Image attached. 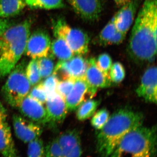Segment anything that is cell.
<instances>
[{
  "label": "cell",
  "instance_id": "f1b7e54d",
  "mask_svg": "<svg viewBox=\"0 0 157 157\" xmlns=\"http://www.w3.org/2000/svg\"><path fill=\"white\" fill-rule=\"evenodd\" d=\"M96 62L99 69L109 78V71L112 65V60L110 56L107 53L101 54L96 59Z\"/></svg>",
  "mask_w": 157,
  "mask_h": 157
},
{
  "label": "cell",
  "instance_id": "ac0fdd59",
  "mask_svg": "<svg viewBox=\"0 0 157 157\" xmlns=\"http://www.w3.org/2000/svg\"><path fill=\"white\" fill-rule=\"evenodd\" d=\"M0 153L4 157H19L10 126L6 121L0 122Z\"/></svg>",
  "mask_w": 157,
  "mask_h": 157
},
{
  "label": "cell",
  "instance_id": "9c48e42d",
  "mask_svg": "<svg viewBox=\"0 0 157 157\" xmlns=\"http://www.w3.org/2000/svg\"><path fill=\"white\" fill-rule=\"evenodd\" d=\"M12 124L15 135L25 143L39 138L43 131L42 126L18 114L13 115Z\"/></svg>",
  "mask_w": 157,
  "mask_h": 157
},
{
  "label": "cell",
  "instance_id": "4dcf8cb0",
  "mask_svg": "<svg viewBox=\"0 0 157 157\" xmlns=\"http://www.w3.org/2000/svg\"><path fill=\"white\" fill-rule=\"evenodd\" d=\"M59 78L56 75L52 73V74L45 78V80L42 82L47 97L52 95L56 93V87L58 83Z\"/></svg>",
  "mask_w": 157,
  "mask_h": 157
},
{
  "label": "cell",
  "instance_id": "8992f818",
  "mask_svg": "<svg viewBox=\"0 0 157 157\" xmlns=\"http://www.w3.org/2000/svg\"><path fill=\"white\" fill-rule=\"evenodd\" d=\"M30 33L2 42L4 48L0 56V78L9 75L24 53L26 44Z\"/></svg>",
  "mask_w": 157,
  "mask_h": 157
},
{
  "label": "cell",
  "instance_id": "52a82bcc",
  "mask_svg": "<svg viewBox=\"0 0 157 157\" xmlns=\"http://www.w3.org/2000/svg\"><path fill=\"white\" fill-rule=\"evenodd\" d=\"M88 67L87 59L82 56L76 55L67 60H59L55 67L53 73L59 80L84 78Z\"/></svg>",
  "mask_w": 157,
  "mask_h": 157
},
{
  "label": "cell",
  "instance_id": "cb8c5ba5",
  "mask_svg": "<svg viewBox=\"0 0 157 157\" xmlns=\"http://www.w3.org/2000/svg\"><path fill=\"white\" fill-rule=\"evenodd\" d=\"M38 63L41 78H46L52 74L55 66L54 56L51 53L48 56L38 59Z\"/></svg>",
  "mask_w": 157,
  "mask_h": 157
},
{
  "label": "cell",
  "instance_id": "ba28073f",
  "mask_svg": "<svg viewBox=\"0 0 157 157\" xmlns=\"http://www.w3.org/2000/svg\"><path fill=\"white\" fill-rule=\"evenodd\" d=\"M51 41L46 32L38 31L29 36L24 53L33 59L48 56L50 54Z\"/></svg>",
  "mask_w": 157,
  "mask_h": 157
},
{
  "label": "cell",
  "instance_id": "836d02e7",
  "mask_svg": "<svg viewBox=\"0 0 157 157\" xmlns=\"http://www.w3.org/2000/svg\"><path fill=\"white\" fill-rule=\"evenodd\" d=\"M126 35L117 31L115 34L109 40L108 45H119L123 42L125 38Z\"/></svg>",
  "mask_w": 157,
  "mask_h": 157
},
{
  "label": "cell",
  "instance_id": "44dd1931",
  "mask_svg": "<svg viewBox=\"0 0 157 157\" xmlns=\"http://www.w3.org/2000/svg\"><path fill=\"white\" fill-rule=\"evenodd\" d=\"M99 104V101L92 99L84 101L76 109L77 119L80 121H85L92 117Z\"/></svg>",
  "mask_w": 157,
  "mask_h": 157
},
{
  "label": "cell",
  "instance_id": "603a6c76",
  "mask_svg": "<svg viewBox=\"0 0 157 157\" xmlns=\"http://www.w3.org/2000/svg\"><path fill=\"white\" fill-rule=\"evenodd\" d=\"M26 75L32 86L39 83L42 79L38 65V59H33L26 68Z\"/></svg>",
  "mask_w": 157,
  "mask_h": 157
},
{
  "label": "cell",
  "instance_id": "6da1fadb",
  "mask_svg": "<svg viewBox=\"0 0 157 157\" xmlns=\"http://www.w3.org/2000/svg\"><path fill=\"white\" fill-rule=\"evenodd\" d=\"M157 0H145L139 10L129 39L127 52L138 63H151L156 56Z\"/></svg>",
  "mask_w": 157,
  "mask_h": 157
},
{
  "label": "cell",
  "instance_id": "d6a6232c",
  "mask_svg": "<svg viewBox=\"0 0 157 157\" xmlns=\"http://www.w3.org/2000/svg\"><path fill=\"white\" fill-rule=\"evenodd\" d=\"M63 7L64 4L63 0H39L34 8L50 10Z\"/></svg>",
  "mask_w": 157,
  "mask_h": 157
},
{
  "label": "cell",
  "instance_id": "7c38bea8",
  "mask_svg": "<svg viewBox=\"0 0 157 157\" xmlns=\"http://www.w3.org/2000/svg\"><path fill=\"white\" fill-rule=\"evenodd\" d=\"M78 16L87 21H95L103 11L102 0H67Z\"/></svg>",
  "mask_w": 157,
  "mask_h": 157
},
{
  "label": "cell",
  "instance_id": "e0dca14e",
  "mask_svg": "<svg viewBox=\"0 0 157 157\" xmlns=\"http://www.w3.org/2000/svg\"><path fill=\"white\" fill-rule=\"evenodd\" d=\"M88 67L84 78L91 89L97 93L98 88L110 87L112 82L109 77L105 75L97 66L96 59L90 58L87 59Z\"/></svg>",
  "mask_w": 157,
  "mask_h": 157
},
{
  "label": "cell",
  "instance_id": "30bf717a",
  "mask_svg": "<svg viewBox=\"0 0 157 157\" xmlns=\"http://www.w3.org/2000/svg\"><path fill=\"white\" fill-rule=\"evenodd\" d=\"M18 110L23 117L40 125L50 124L46 109L43 104L27 96L18 105Z\"/></svg>",
  "mask_w": 157,
  "mask_h": 157
},
{
  "label": "cell",
  "instance_id": "8fae6325",
  "mask_svg": "<svg viewBox=\"0 0 157 157\" xmlns=\"http://www.w3.org/2000/svg\"><path fill=\"white\" fill-rule=\"evenodd\" d=\"M96 94L91 89L84 78L75 79L73 89L65 99L68 112L76 110L87 96L92 99Z\"/></svg>",
  "mask_w": 157,
  "mask_h": 157
},
{
  "label": "cell",
  "instance_id": "277c9868",
  "mask_svg": "<svg viewBox=\"0 0 157 157\" xmlns=\"http://www.w3.org/2000/svg\"><path fill=\"white\" fill-rule=\"evenodd\" d=\"M26 66L25 61L17 64L2 88V96L11 107H17L30 90L31 85L26 75Z\"/></svg>",
  "mask_w": 157,
  "mask_h": 157
},
{
  "label": "cell",
  "instance_id": "4316f807",
  "mask_svg": "<svg viewBox=\"0 0 157 157\" xmlns=\"http://www.w3.org/2000/svg\"><path fill=\"white\" fill-rule=\"evenodd\" d=\"M109 117V111L106 108H103L95 113L92 118L91 124L95 129L99 131L107 123Z\"/></svg>",
  "mask_w": 157,
  "mask_h": 157
},
{
  "label": "cell",
  "instance_id": "8d00e7d4",
  "mask_svg": "<svg viewBox=\"0 0 157 157\" xmlns=\"http://www.w3.org/2000/svg\"><path fill=\"white\" fill-rule=\"evenodd\" d=\"M131 0H114L116 5L119 7H121L130 2Z\"/></svg>",
  "mask_w": 157,
  "mask_h": 157
},
{
  "label": "cell",
  "instance_id": "1f68e13d",
  "mask_svg": "<svg viewBox=\"0 0 157 157\" xmlns=\"http://www.w3.org/2000/svg\"><path fill=\"white\" fill-rule=\"evenodd\" d=\"M45 157H63L57 137L50 141L45 147Z\"/></svg>",
  "mask_w": 157,
  "mask_h": 157
},
{
  "label": "cell",
  "instance_id": "e575fe53",
  "mask_svg": "<svg viewBox=\"0 0 157 157\" xmlns=\"http://www.w3.org/2000/svg\"><path fill=\"white\" fill-rule=\"evenodd\" d=\"M10 27V24L7 20L0 17V36Z\"/></svg>",
  "mask_w": 157,
  "mask_h": 157
},
{
  "label": "cell",
  "instance_id": "7402d4cb",
  "mask_svg": "<svg viewBox=\"0 0 157 157\" xmlns=\"http://www.w3.org/2000/svg\"><path fill=\"white\" fill-rule=\"evenodd\" d=\"M117 31L114 16L101 30L98 36V42L100 45H108L110 39Z\"/></svg>",
  "mask_w": 157,
  "mask_h": 157
},
{
  "label": "cell",
  "instance_id": "ffe728a7",
  "mask_svg": "<svg viewBox=\"0 0 157 157\" xmlns=\"http://www.w3.org/2000/svg\"><path fill=\"white\" fill-rule=\"evenodd\" d=\"M50 52L54 56L56 57L59 60H67L74 55L65 40L58 37H56L51 42Z\"/></svg>",
  "mask_w": 157,
  "mask_h": 157
},
{
  "label": "cell",
  "instance_id": "d4e9b609",
  "mask_svg": "<svg viewBox=\"0 0 157 157\" xmlns=\"http://www.w3.org/2000/svg\"><path fill=\"white\" fill-rule=\"evenodd\" d=\"M28 143V157H45V147L42 139L39 137Z\"/></svg>",
  "mask_w": 157,
  "mask_h": 157
},
{
  "label": "cell",
  "instance_id": "2e32d148",
  "mask_svg": "<svg viewBox=\"0 0 157 157\" xmlns=\"http://www.w3.org/2000/svg\"><path fill=\"white\" fill-rule=\"evenodd\" d=\"M45 104L50 124L53 126L63 122L68 112L64 99L56 93L47 97Z\"/></svg>",
  "mask_w": 157,
  "mask_h": 157
},
{
  "label": "cell",
  "instance_id": "9a60e30c",
  "mask_svg": "<svg viewBox=\"0 0 157 157\" xmlns=\"http://www.w3.org/2000/svg\"><path fill=\"white\" fill-rule=\"evenodd\" d=\"M140 0H131L114 15L117 30L126 35L134 22Z\"/></svg>",
  "mask_w": 157,
  "mask_h": 157
},
{
  "label": "cell",
  "instance_id": "484cf974",
  "mask_svg": "<svg viewBox=\"0 0 157 157\" xmlns=\"http://www.w3.org/2000/svg\"><path fill=\"white\" fill-rule=\"evenodd\" d=\"M124 67L120 62H116L112 65L109 70V77L112 83L119 84L125 77Z\"/></svg>",
  "mask_w": 157,
  "mask_h": 157
},
{
  "label": "cell",
  "instance_id": "4fadbf2b",
  "mask_svg": "<svg viewBox=\"0 0 157 157\" xmlns=\"http://www.w3.org/2000/svg\"><path fill=\"white\" fill-rule=\"evenodd\" d=\"M63 157H81L82 154L80 135L76 129L63 132L57 137Z\"/></svg>",
  "mask_w": 157,
  "mask_h": 157
},
{
  "label": "cell",
  "instance_id": "f35d334b",
  "mask_svg": "<svg viewBox=\"0 0 157 157\" xmlns=\"http://www.w3.org/2000/svg\"><path fill=\"white\" fill-rule=\"evenodd\" d=\"M3 48H4V44L2 40L0 39V56L2 54V52Z\"/></svg>",
  "mask_w": 157,
  "mask_h": 157
},
{
  "label": "cell",
  "instance_id": "f546056e",
  "mask_svg": "<svg viewBox=\"0 0 157 157\" xmlns=\"http://www.w3.org/2000/svg\"><path fill=\"white\" fill-rule=\"evenodd\" d=\"M75 80L72 78L59 80L56 87V92L63 99L66 98L74 86Z\"/></svg>",
  "mask_w": 157,
  "mask_h": 157
},
{
  "label": "cell",
  "instance_id": "3957f363",
  "mask_svg": "<svg viewBox=\"0 0 157 157\" xmlns=\"http://www.w3.org/2000/svg\"><path fill=\"white\" fill-rule=\"evenodd\" d=\"M156 127L140 126L122 139L109 157H156Z\"/></svg>",
  "mask_w": 157,
  "mask_h": 157
},
{
  "label": "cell",
  "instance_id": "5b68a950",
  "mask_svg": "<svg viewBox=\"0 0 157 157\" xmlns=\"http://www.w3.org/2000/svg\"><path fill=\"white\" fill-rule=\"evenodd\" d=\"M55 37L65 40L74 55L83 56L88 52L90 39L83 31L70 27L65 20L58 19L54 24Z\"/></svg>",
  "mask_w": 157,
  "mask_h": 157
},
{
  "label": "cell",
  "instance_id": "d590c367",
  "mask_svg": "<svg viewBox=\"0 0 157 157\" xmlns=\"http://www.w3.org/2000/svg\"><path fill=\"white\" fill-rule=\"evenodd\" d=\"M7 116V110L3 104L0 102V122L6 121Z\"/></svg>",
  "mask_w": 157,
  "mask_h": 157
},
{
  "label": "cell",
  "instance_id": "5bb4252c",
  "mask_svg": "<svg viewBox=\"0 0 157 157\" xmlns=\"http://www.w3.org/2000/svg\"><path fill=\"white\" fill-rule=\"evenodd\" d=\"M157 88V68L155 66H152L144 72L136 89V94L147 102L156 104Z\"/></svg>",
  "mask_w": 157,
  "mask_h": 157
},
{
  "label": "cell",
  "instance_id": "74e56055",
  "mask_svg": "<svg viewBox=\"0 0 157 157\" xmlns=\"http://www.w3.org/2000/svg\"><path fill=\"white\" fill-rule=\"evenodd\" d=\"M38 1L39 0H25L26 5L32 8H35Z\"/></svg>",
  "mask_w": 157,
  "mask_h": 157
},
{
  "label": "cell",
  "instance_id": "83f0119b",
  "mask_svg": "<svg viewBox=\"0 0 157 157\" xmlns=\"http://www.w3.org/2000/svg\"><path fill=\"white\" fill-rule=\"evenodd\" d=\"M34 86L30 90L28 96L41 104H45L47 99V95L42 82L38 83Z\"/></svg>",
  "mask_w": 157,
  "mask_h": 157
},
{
  "label": "cell",
  "instance_id": "d6986e66",
  "mask_svg": "<svg viewBox=\"0 0 157 157\" xmlns=\"http://www.w3.org/2000/svg\"><path fill=\"white\" fill-rule=\"evenodd\" d=\"M26 5L25 0H0V17L5 18L17 15Z\"/></svg>",
  "mask_w": 157,
  "mask_h": 157
},
{
  "label": "cell",
  "instance_id": "7a4b0ae2",
  "mask_svg": "<svg viewBox=\"0 0 157 157\" xmlns=\"http://www.w3.org/2000/svg\"><path fill=\"white\" fill-rule=\"evenodd\" d=\"M141 113L122 108L109 116L107 123L98 131L96 149L100 157H109L121 140L133 129L142 125Z\"/></svg>",
  "mask_w": 157,
  "mask_h": 157
}]
</instances>
